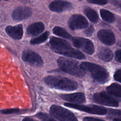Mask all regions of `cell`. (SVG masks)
I'll return each instance as SVG.
<instances>
[{"mask_svg": "<svg viewBox=\"0 0 121 121\" xmlns=\"http://www.w3.org/2000/svg\"><path fill=\"white\" fill-rule=\"evenodd\" d=\"M45 29L44 25L41 22H35L30 25L26 29L28 35L35 36L42 33Z\"/></svg>", "mask_w": 121, "mask_h": 121, "instance_id": "obj_16", "label": "cell"}, {"mask_svg": "<svg viewBox=\"0 0 121 121\" xmlns=\"http://www.w3.org/2000/svg\"><path fill=\"white\" fill-rule=\"evenodd\" d=\"M89 3L98 4V5H105L108 3V0H86Z\"/></svg>", "mask_w": 121, "mask_h": 121, "instance_id": "obj_26", "label": "cell"}, {"mask_svg": "<svg viewBox=\"0 0 121 121\" xmlns=\"http://www.w3.org/2000/svg\"><path fill=\"white\" fill-rule=\"evenodd\" d=\"M57 62L61 70L71 75L82 78L86 74L85 70L82 68L80 64L74 60L60 57L58 59Z\"/></svg>", "mask_w": 121, "mask_h": 121, "instance_id": "obj_4", "label": "cell"}, {"mask_svg": "<svg viewBox=\"0 0 121 121\" xmlns=\"http://www.w3.org/2000/svg\"><path fill=\"white\" fill-rule=\"evenodd\" d=\"M64 105L93 114L104 115L106 114L107 112V110L105 108L96 105H84L73 103H66L64 104Z\"/></svg>", "mask_w": 121, "mask_h": 121, "instance_id": "obj_6", "label": "cell"}, {"mask_svg": "<svg viewBox=\"0 0 121 121\" xmlns=\"http://www.w3.org/2000/svg\"><path fill=\"white\" fill-rule=\"evenodd\" d=\"M32 14L31 9L26 6H21L15 9L11 14L12 18L15 21H21L30 17Z\"/></svg>", "mask_w": 121, "mask_h": 121, "instance_id": "obj_11", "label": "cell"}, {"mask_svg": "<svg viewBox=\"0 0 121 121\" xmlns=\"http://www.w3.org/2000/svg\"><path fill=\"white\" fill-rule=\"evenodd\" d=\"M84 121H105L103 120H101L99 119H97L93 117H86L83 119Z\"/></svg>", "mask_w": 121, "mask_h": 121, "instance_id": "obj_30", "label": "cell"}, {"mask_svg": "<svg viewBox=\"0 0 121 121\" xmlns=\"http://www.w3.org/2000/svg\"><path fill=\"white\" fill-rule=\"evenodd\" d=\"M22 121H36L35 120H34L33 119H31L30 118H28V117H26L24 118Z\"/></svg>", "mask_w": 121, "mask_h": 121, "instance_id": "obj_33", "label": "cell"}, {"mask_svg": "<svg viewBox=\"0 0 121 121\" xmlns=\"http://www.w3.org/2000/svg\"><path fill=\"white\" fill-rule=\"evenodd\" d=\"M52 32L54 34L61 37L67 39H70L72 38L71 35L68 32L60 26H54L52 29Z\"/></svg>", "mask_w": 121, "mask_h": 121, "instance_id": "obj_21", "label": "cell"}, {"mask_svg": "<svg viewBox=\"0 0 121 121\" xmlns=\"http://www.w3.org/2000/svg\"><path fill=\"white\" fill-rule=\"evenodd\" d=\"M100 13L101 17L103 20L110 23H112L114 22L115 19L113 14L108 10L101 9L100 10Z\"/></svg>", "mask_w": 121, "mask_h": 121, "instance_id": "obj_20", "label": "cell"}, {"mask_svg": "<svg viewBox=\"0 0 121 121\" xmlns=\"http://www.w3.org/2000/svg\"><path fill=\"white\" fill-rule=\"evenodd\" d=\"M115 58L116 61L121 63V50H118L116 51Z\"/></svg>", "mask_w": 121, "mask_h": 121, "instance_id": "obj_29", "label": "cell"}, {"mask_svg": "<svg viewBox=\"0 0 121 121\" xmlns=\"http://www.w3.org/2000/svg\"><path fill=\"white\" fill-rule=\"evenodd\" d=\"M113 77L115 80L121 83V69L117 70L114 73Z\"/></svg>", "mask_w": 121, "mask_h": 121, "instance_id": "obj_28", "label": "cell"}, {"mask_svg": "<svg viewBox=\"0 0 121 121\" xmlns=\"http://www.w3.org/2000/svg\"><path fill=\"white\" fill-rule=\"evenodd\" d=\"M21 1L24 3H27L30 2L32 0H21Z\"/></svg>", "mask_w": 121, "mask_h": 121, "instance_id": "obj_34", "label": "cell"}, {"mask_svg": "<svg viewBox=\"0 0 121 121\" xmlns=\"http://www.w3.org/2000/svg\"><path fill=\"white\" fill-rule=\"evenodd\" d=\"M99 39L107 45H112L115 43V37L113 33L109 29H101L97 32Z\"/></svg>", "mask_w": 121, "mask_h": 121, "instance_id": "obj_12", "label": "cell"}, {"mask_svg": "<svg viewBox=\"0 0 121 121\" xmlns=\"http://www.w3.org/2000/svg\"><path fill=\"white\" fill-rule=\"evenodd\" d=\"M109 114L113 117H117V118H121V110H115L113 109H108Z\"/></svg>", "mask_w": 121, "mask_h": 121, "instance_id": "obj_24", "label": "cell"}, {"mask_svg": "<svg viewBox=\"0 0 121 121\" xmlns=\"http://www.w3.org/2000/svg\"></svg>", "mask_w": 121, "mask_h": 121, "instance_id": "obj_37", "label": "cell"}, {"mask_svg": "<svg viewBox=\"0 0 121 121\" xmlns=\"http://www.w3.org/2000/svg\"><path fill=\"white\" fill-rule=\"evenodd\" d=\"M49 43L51 49L57 53L80 60L86 57L82 52L72 48L69 42L62 39L52 36Z\"/></svg>", "mask_w": 121, "mask_h": 121, "instance_id": "obj_1", "label": "cell"}, {"mask_svg": "<svg viewBox=\"0 0 121 121\" xmlns=\"http://www.w3.org/2000/svg\"><path fill=\"white\" fill-rule=\"evenodd\" d=\"M80 0V1H81V0Z\"/></svg>", "mask_w": 121, "mask_h": 121, "instance_id": "obj_38", "label": "cell"}, {"mask_svg": "<svg viewBox=\"0 0 121 121\" xmlns=\"http://www.w3.org/2000/svg\"><path fill=\"white\" fill-rule=\"evenodd\" d=\"M80 65L85 71H88L94 79L98 83L104 84L109 81L110 76L108 72L100 65L86 61L81 62Z\"/></svg>", "mask_w": 121, "mask_h": 121, "instance_id": "obj_3", "label": "cell"}, {"mask_svg": "<svg viewBox=\"0 0 121 121\" xmlns=\"http://www.w3.org/2000/svg\"><path fill=\"white\" fill-rule=\"evenodd\" d=\"M49 34L50 33L48 31H46L41 35L32 39L30 41V43L31 44H37L43 43L48 39Z\"/></svg>", "mask_w": 121, "mask_h": 121, "instance_id": "obj_22", "label": "cell"}, {"mask_svg": "<svg viewBox=\"0 0 121 121\" xmlns=\"http://www.w3.org/2000/svg\"><path fill=\"white\" fill-rule=\"evenodd\" d=\"M113 121H121V119L119 118H114L113 120Z\"/></svg>", "mask_w": 121, "mask_h": 121, "instance_id": "obj_35", "label": "cell"}, {"mask_svg": "<svg viewBox=\"0 0 121 121\" xmlns=\"http://www.w3.org/2000/svg\"><path fill=\"white\" fill-rule=\"evenodd\" d=\"M19 111V110L17 108H10L3 109L0 111V112L4 114H9L14 113H17Z\"/></svg>", "mask_w": 121, "mask_h": 121, "instance_id": "obj_25", "label": "cell"}, {"mask_svg": "<svg viewBox=\"0 0 121 121\" xmlns=\"http://www.w3.org/2000/svg\"><path fill=\"white\" fill-rule=\"evenodd\" d=\"M117 27L118 29L121 31V19H119L117 22Z\"/></svg>", "mask_w": 121, "mask_h": 121, "instance_id": "obj_32", "label": "cell"}, {"mask_svg": "<svg viewBox=\"0 0 121 121\" xmlns=\"http://www.w3.org/2000/svg\"><path fill=\"white\" fill-rule=\"evenodd\" d=\"M107 92L113 95L121 97V85L117 83L112 84L106 88Z\"/></svg>", "mask_w": 121, "mask_h": 121, "instance_id": "obj_18", "label": "cell"}, {"mask_svg": "<svg viewBox=\"0 0 121 121\" xmlns=\"http://www.w3.org/2000/svg\"><path fill=\"white\" fill-rule=\"evenodd\" d=\"M112 4L114 6L119 7L121 9V0H111Z\"/></svg>", "mask_w": 121, "mask_h": 121, "instance_id": "obj_31", "label": "cell"}, {"mask_svg": "<svg viewBox=\"0 0 121 121\" xmlns=\"http://www.w3.org/2000/svg\"><path fill=\"white\" fill-rule=\"evenodd\" d=\"M71 40L73 45L76 48L89 55L94 53L95 52L94 45L89 39L81 37H74L72 38Z\"/></svg>", "mask_w": 121, "mask_h": 121, "instance_id": "obj_7", "label": "cell"}, {"mask_svg": "<svg viewBox=\"0 0 121 121\" xmlns=\"http://www.w3.org/2000/svg\"><path fill=\"white\" fill-rule=\"evenodd\" d=\"M68 25L69 28L72 30H77L87 28L88 23L86 19L80 14L72 15L68 20Z\"/></svg>", "mask_w": 121, "mask_h": 121, "instance_id": "obj_9", "label": "cell"}, {"mask_svg": "<svg viewBox=\"0 0 121 121\" xmlns=\"http://www.w3.org/2000/svg\"><path fill=\"white\" fill-rule=\"evenodd\" d=\"M35 116L42 121H57L48 114L41 112L37 113Z\"/></svg>", "mask_w": 121, "mask_h": 121, "instance_id": "obj_23", "label": "cell"}, {"mask_svg": "<svg viewBox=\"0 0 121 121\" xmlns=\"http://www.w3.org/2000/svg\"><path fill=\"white\" fill-rule=\"evenodd\" d=\"M60 96L63 100L73 104H81L86 102L85 95L81 92L70 94L61 95Z\"/></svg>", "mask_w": 121, "mask_h": 121, "instance_id": "obj_15", "label": "cell"}, {"mask_svg": "<svg viewBox=\"0 0 121 121\" xmlns=\"http://www.w3.org/2000/svg\"><path fill=\"white\" fill-rule=\"evenodd\" d=\"M45 83L49 86L61 90L71 91L78 88V83L67 78L49 75L45 77Z\"/></svg>", "mask_w": 121, "mask_h": 121, "instance_id": "obj_2", "label": "cell"}, {"mask_svg": "<svg viewBox=\"0 0 121 121\" xmlns=\"http://www.w3.org/2000/svg\"><path fill=\"white\" fill-rule=\"evenodd\" d=\"M84 14L90 21L93 23H96L98 20V16L97 13L90 8L86 7L84 10Z\"/></svg>", "mask_w": 121, "mask_h": 121, "instance_id": "obj_19", "label": "cell"}, {"mask_svg": "<svg viewBox=\"0 0 121 121\" xmlns=\"http://www.w3.org/2000/svg\"><path fill=\"white\" fill-rule=\"evenodd\" d=\"M49 8L52 11L60 12L70 10L72 8L71 4L67 1L61 0H55L51 2Z\"/></svg>", "mask_w": 121, "mask_h": 121, "instance_id": "obj_13", "label": "cell"}, {"mask_svg": "<svg viewBox=\"0 0 121 121\" xmlns=\"http://www.w3.org/2000/svg\"><path fill=\"white\" fill-rule=\"evenodd\" d=\"M93 99L95 103L98 104L115 107L119 106L118 102L104 92L94 94Z\"/></svg>", "mask_w": 121, "mask_h": 121, "instance_id": "obj_8", "label": "cell"}, {"mask_svg": "<svg viewBox=\"0 0 121 121\" xmlns=\"http://www.w3.org/2000/svg\"><path fill=\"white\" fill-rule=\"evenodd\" d=\"M5 31L10 37L15 40L21 39L23 35V27L21 24L8 26L5 28Z\"/></svg>", "mask_w": 121, "mask_h": 121, "instance_id": "obj_14", "label": "cell"}, {"mask_svg": "<svg viewBox=\"0 0 121 121\" xmlns=\"http://www.w3.org/2000/svg\"><path fill=\"white\" fill-rule=\"evenodd\" d=\"M94 31V28L92 26H91L89 27H88L84 31L85 35L88 36H90L92 35Z\"/></svg>", "mask_w": 121, "mask_h": 121, "instance_id": "obj_27", "label": "cell"}, {"mask_svg": "<svg viewBox=\"0 0 121 121\" xmlns=\"http://www.w3.org/2000/svg\"><path fill=\"white\" fill-rule=\"evenodd\" d=\"M97 55L100 60L106 62H109L112 60L113 57V54L111 50L104 47H101L99 49Z\"/></svg>", "mask_w": 121, "mask_h": 121, "instance_id": "obj_17", "label": "cell"}, {"mask_svg": "<svg viewBox=\"0 0 121 121\" xmlns=\"http://www.w3.org/2000/svg\"><path fill=\"white\" fill-rule=\"evenodd\" d=\"M50 113L59 121H78L73 112L60 106L52 105L50 108Z\"/></svg>", "mask_w": 121, "mask_h": 121, "instance_id": "obj_5", "label": "cell"}, {"mask_svg": "<svg viewBox=\"0 0 121 121\" xmlns=\"http://www.w3.org/2000/svg\"><path fill=\"white\" fill-rule=\"evenodd\" d=\"M21 57L24 61L27 62L31 65L40 66L43 64V60L40 55L30 49L23 51Z\"/></svg>", "mask_w": 121, "mask_h": 121, "instance_id": "obj_10", "label": "cell"}, {"mask_svg": "<svg viewBox=\"0 0 121 121\" xmlns=\"http://www.w3.org/2000/svg\"><path fill=\"white\" fill-rule=\"evenodd\" d=\"M118 44H119V45L121 47V41H120V42H119V43H118Z\"/></svg>", "mask_w": 121, "mask_h": 121, "instance_id": "obj_36", "label": "cell"}]
</instances>
